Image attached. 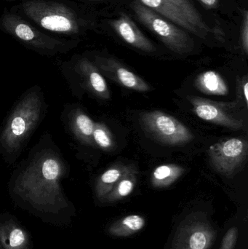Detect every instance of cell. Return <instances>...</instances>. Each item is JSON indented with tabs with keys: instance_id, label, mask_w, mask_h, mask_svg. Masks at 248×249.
<instances>
[{
	"instance_id": "1",
	"label": "cell",
	"mask_w": 248,
	"mask_h": 249,
	"mask_svg": "<svg viewBox=\"0 0 248 249\" xmlns=\"http://www.w3.org/2000/svg\"><path fill=\"white\" fill-rule=\"evenodd\" d=\"M70 166L50 133L41 135L26 158L13 169L7 183L15 204L55 225H66L74 213L62 182Z\"/></svg>"
},
{
	"instance_id": "2",
	"label": "cell",
	"mask_w": 248,
	"mask_h": 249,
	"mask_svg": "<svg viewBox=\"0 0 248 249\" xmlns=\"http://www.w3.org/2000/svg\"><path fill=\"white\" fill-rule=\"evenodd\" d=\"M42 88L34 85L16 101L0 127V158L7 166L16 163L48 113Z\"/></svg>"
},
{
	"instance_id": "3",
	"label": "cell",
	"mask_w": 248,
	"mask_h": 249,
	"mask_svg": "<svg viewBox=\"0 0 248 249\" xmlns=\"http://www.w3.org/2000/svg\"><path fill=\"white\" fill-rule=\"evenodd\" d=\"M9 10L58 37L79 40L88 26L83 10L68 0H31L18 2Z\"/></svg>"
},
{
	"instance_id": "4",
	"label": "cell",
	"mask_w": 248,
	"mask_h": 249,
	"mask_svg": "<svg viewBox=\"0 0 248 249\" xmlns=\"http://www.w3.org/2000/svg\"><path fill=\"white\" fill-rule=\"evenodd\" d=\"M0 31L28 49L44 56L55 57L68 53L77 46L79 42L47 33L6 8L0 16Z\"/></svg>"
},
{
	"instance_id": "5",
	"label": "cell",
	"mask_w": 248,
	"mask_h": 249,
	"mask_svg": "<svg viewBox=\"0 0 248 249\" xmlns=\"http://www.w3.org/2000/svg\"><path fill=\"white\" fill-rule=\"evenodd\" d=\"M58 65L74 96L80 97L87 93L102 100L110 99L104 77L88 57L74 55L70 60L58 61Z\"/></svg>"
},
{
	"instance_id": "6",
	"label": "cell",
	"mask_w": 248,
	"mask_h": 249,
	"mask_svg": "<svg viewBox=\"0 0 248 249\" xmlns=\"http://www.w3.org/2000/svg\"><path fill=\"white\" fill-rule=\"evenodd\" d=\"M131 7L138 20L157 35L169 50L182 55L189 53L193 51L195 42L186 31L139 1L135 0L132 1Z\"/></svg>"
},
{
	"instance_id": "7",
	"label": "cell",
	"mask_w": 248,
	"mask_h": 249,
	"mask_svg": "<svg viewBox=\"0 0 248 249\" xmlns=\"http://www.w3.org/2000/svg\"><path fill=\"white\" fill-rule=\"evenodd\" d=\"M139 121L144 132L162 144H186L194 139L192 132L184 124L161 111L142 112Z\"/></svg>"
},
{
	"instance_id": "8",
	"label": "cell",
	"mask_w": 248,
	"mask_h": 249,
	"mask_svg": "<svg viewBox=\"0 0 248 249\" xmlns=\"http://www.w3.org/2000/svg\"><path fill=\"white\" fill-rule=\"evenodd\" d=\"M248 149V142L245 139H224L210 146L208 150L210 162L215 171L231 177L246 160Z\"/></svg>"
},
{
	"instance_id": "9",
	"label": "cell",
	"mask_w": 248,
	"mask_h": 249,
	"mask_svg": "<svg viewBox=\"0 0 248 249\" xmlns=\"http://www.w3.org/2000/svg\"><path fill=\"white\" fill-rule=\"evenodd\" d=\"M66 133L79 147L97 149L93 140L95 122L80 105L66 104L61 115Z\"/></svg>"
},
{
	"instance_id": "10",
	"label": "cell",
	"mask_w": 248,
	"mask_h": 249,
	"mask_svg": "<svg viewBox=\"0 0 248 249\" xmlns=\"http://www.w3.org/2000/svg\"><path fill=\"white\" fill-rule=\"evenodd\" d=\"M193 107V112L202 121L239 130L244 126L242 120L236 118L230 112L234 107V103H220L210 99L199 97H189Z\"/></svg>"
},
{
	"instance_id": "11",
	"label": "cell",
	"mask_w": 248,
	"mask_h": 249,
	"mask_svg": "<svg viewBox=\"0 0 248 249\" xmlns=\"http://www.w3.org/2000/svg\"><path fill=\"white\" fill-rule=\"evenodd\" d=\"M93 62L96 64L102 74L120 86L135 91H149L150 86L148 83L122 65L119 61L112 58L95 55Z\"/></svg>"
},
{
	"instance_id": "12",
	"label": "cell",
	"mask_w": 248,
	"mask_h": 249,
	"mask_svg": "<svg viewBox=\"0 0 248 249\" xmlns=\"http://www.w3.org/2000/svg\"><path fill=\"white\" fill-rule=\"evenodd\" d=\"M158 13L167 20L200 39H206L208 34L201 29L182 9L167 0H135Z\"/></svg>"
},
{
	"instance_id": "13",
	"label": "cell",
	"mask_w": 248,
	"mask_h": 249,
	"mask_svg": "<svg viewBox=\"0 0 248 249\" xmlns=\"http://www.w3.org/2000/svg\"><path fill=\"white\" fill-rule=\"evenodd\" d=\"M0 246L4 249H33L30 232L9 213H0Z\"/></svg>"
},
{
	"instance_id": "14",
	"label": "cell",
	"mask_w": 248,
	"mask_h": 249,
	"mask_svg": "<svg viewBox=\"0 0 248 249\" xmlns=\"http://www.w3.org/2000/svg\"><path fill=\"white\" fill-rule=\"evenodd\" d=\"M214 241V232L206 224L193 222L182 228L173 249H208Z\"/></svg>"
},
{
	"instance_id": "15",
	"label": "cell",
	"mask_w": 248,
	"mask_h": 249,
	"mask_svg": "<svg viewBox=\"0 0 248 249\" xmlns=\"http://www.w3.org/2000/svg\"><path fill=\"white\" fill-rule=\"evenodd\" d=\"M111 26L128 45L145 52H154L156 48L138 26L126 14L120 15L118 18L110 22Z\"/></svg>"
},
{
	"instance_id": "16",
	"label": "cell",
	"mask_w": 248,
	"mask_h": 249,
	"mask_svg": "<svg viewBox=\"0 0 248 249\" xmlns=\"http://www.w3.org/2000/svg\"><path fill=\"white\" fill-rule=\"evenodd\" d=\"M128 165L121 162L111 165L103 174H100L95 183V194L99 200H103L112 191L116 183L120 180L126 171Z\"/></svg>"
},
{
	"instance_id": "17",
	"label": "cell",
	"mask_w": 248,
	"mask_h": 249,
	"mask_svg": "<svg viewBox=\"0 0 248 249\" xmlns=\"http://www.w3.org/2000/svg\"><path fill=\"white\" fill-rule=\"evenodd\" d=\"M195 86L205 94L226 96L229 93L225 80L215 71H206L199 74L195 80Z\"/></svg>"
},
{
	"instance_id": "18",
	"label": "cell",
	"mask_w": 248,
	"mask_h": 249,
	"mask_svg": "<svg viewBox=\"0 0 248 249\" xmlns=\"http://www.w3.org/2000/svg\"><path fill=\"white\" fill-rule=\"evenodd\" d=\"M137 177L138 171L136 168L132 165H128L126 171L122 178L102 201H116L128 197L135 188L137 183Z\"/></svg>"
},
{
	"instance_id": "19",
	"label": "cell",
	"mask_w": 248,
	"mask_h": 249,
	"mask_svg": "<svg viewBox=\"0 0 248 249\" xmlns=\"http://www.w3.org/2000/svg\"><path fill=\"white\" fill-rule=\"evenodd\" d=\"M185 172V168L176 164H165L157 167L151 174V182L156 188H164L173 184Z\"/></svg>"
},
{
	"instance_id": "20",
	"label": "cell",
	"mask_w": 248,
	"mask_h": 249,
	"mask_svg": "<svg viewBox=\"0 0 248 249\" xmlns=\"http://www.w3.org/2000/svg\"><path fill=\"white\" fill-rule=\"evenodd\" d=\"M145 223V219L140 215H129L114 224L109 232L116 236H128L141 231Z\"/></svg>"
},
{
	"instance_id": "21",
	"label": "cell",
	"mask_w": 248,
	"mask_h": 249,
	"mask_svg": "<svg viewBox=\"0 0 248 249\" xmlns=\"http://www.w3.org/2000/svg\"><path fill=\"white\" fill-rule=\"evenodd\" d=\"M93 140L97 149L110 152L116 147L115 136L110 129L103 123H95Z\"/></svg>"
},
{
	"instance_id": "22",
	"label": "cell",
	"mask_w": 248,
	"mask_h": 249,
	"mask_svg": "<svg viewBox=\"0 0 248 249\" xmlns=\"http://www.w3.org/2000/svg\"><path fill=\"white\" fill-rule=\"evenodd\" d=\"M175 5L182 9L186 15L189 16L201 29H203L208 35L215 33V30L209 26L204 20L203 18L199 13V10L195 7L192 0H167Z\"/></svg>"
},
{
	"instance_id": "23",
	"label": "cell",
	"mask_w": 248,
	"mask_h": 249,
	"mask_svg": "<svg viewBox=\"0 0 248 249\" xmlns=\"http://www.w3.org/2000/svg\"><path fill=\"white\" fill-rule=\"evenodd\" d=\"M237 238V229L232 228L229 230L222 241L221 249H233Z\"/></svg>"
},
{
	"instance_id": "24",
	"label": "cell",
	"mask_w": 248,
	"mask_h": 249,
	"mask_svg": "<svg viewBox=\"0 0 248 249\" xmlns=\"http://www.w3.org/2000/svg\"><path fill=\"white\" fill-rule=\"evenodd\" d=\"M241 42L245 53H248V12L245 10L241 29Z\"/></svg>"
},
{
	"instance_id": "25",
	"label": "cell",
	"mask_w": 248,
	"mask_h": 249,
	"mask_svg": "<svg viewBox=\"0 0 248 249\" xmlns=\"http://www.w3.org/2000/svg\"><path fill=\"white\" fill-rule=\"evenodd\" d=\"M238 96L244 100L246 105L248 104V81L247 77H243L238 82Z\"/></svg>"
},
{
	"instance_id": "26",
	"label": "cell",
	"mask_w": 248,
	"mask_h": 249,
	"mask_svg": "<svg viewBox=\"0 0 248 249\" xmlns=\"http://www.w3.org/2000/svg\"><path fill=\"white\" fill-rule=\"evenodd\" d=\"M206 8L213 9L218 7L219 0H199Z\"/></svg>"
},
{
	"instance_id": "27",
	"label": "cell",
	"mask_w": 248,
	"mask_h": 249,
	"mask_svg": "<svg viewBox=\"0 0 248 249\" xmlns=\"http://www.w3.org/2000/svg\"><path fill=\"white\" fill-rule=\"evenodd\" d=\"M7 1H18V2H23V1H31V0H4Z\"/></svg>"
},
{
	"instance_id": "28",
	"label": "cell",
	"mask_w": 248,
	"mask_h": 249,
	"mask_svg": "<svg viewBox=\"0 0 248 249\" xmlns=\"http://www.w3.org/2000/svg\"><path fill=\"white\" fill-rule=\"evenodd\" d=\"M83 1H101V0H83Z\"/></svg>"
},
{
	"instance_id": "29",
	"label": "cell",
	"mask_w": 248,
	"mask_h": 249,
	"mask_svg": "<svg viewBox=\"0 0 248 249\" xmlns=\"http://www.w3.org/2000/svg\"><path fill=\"white\" fill-rule=\"evenodd\" d=\"M0 249H4L3 248V247H1V246H0Z\"/></svg>"
}]
</instances>
